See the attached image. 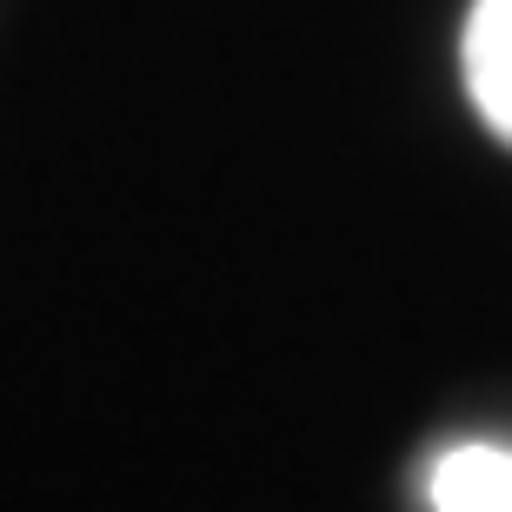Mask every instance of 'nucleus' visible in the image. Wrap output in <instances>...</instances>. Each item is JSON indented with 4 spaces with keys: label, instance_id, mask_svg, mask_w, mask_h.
Returning a JSON list of instances; mask_svg holds the SVG:
<instances>
[{
    "label": "nucleus",
    "instance_id": "obj_1",
    "mask_svg": "<svg viewBox=\"0 0 512 512\" xmlns=\"http://www.w3.org/2000/svg\"><path fill=\"white\" fill-rule=\"evenodd\" d=\"M459 60H466V94L479 120L512 147V0H473Z\"/></svg>",
    "mask_w": 512,
    "mask_h": 512
},
{
    "label": "nucleus",
    "instance_id": "obj_2",
    "mask_svg": "<svg viewBox=\"0 0 512 512\" xmlns=\"http://www.w3.org/2000/svg\"><path fill=\"white\" fill-rule=\"evenodd\" d=\"M426 499L433 512H512V446H446L426 473Z\"/></svg>",
    "mask_w": 512,
    "mask_h": 512
}]
</instances>
